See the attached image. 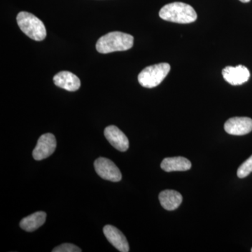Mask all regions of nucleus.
<instances>
[{
	"instance_id": "obj_5",
	"label": "nucleus",
	"mask_w": 252,
	"mask_h": 252,
	"mask_svg": "<svg viewBox=\"0 0 252 252\" xmlns=\"http://www.w3.org/2000/svg\"><path fill=\"white\" fill-rule=\"evenodd\" d=\"M94 166L96 172L101 178L113 182L122 180V172L114 162L109 159L99 158L94 161Z\"/></svg>"
},
{
	"instance_id": "obj_12",
	"label": "nucleus",
	"mask_w": 252,
	"mask_h": 252,
	"mask_svg": "<svg viewBox=\"0 0 252 252\" xmlns=\"http://www.w3.org/2000/svg\"><path fill=\"white\" fill-rule=\"evenodd\" d=\"M160 167L164 171H187L191 167V162L185 157L166 158L162 160Z\"/></svg>"
},
{
	"instance_id": "obj_2",
	"label": "nucleus",
	"mask_w": 252,
	"mask_h": 252,
	"mask_svg": "<svg viewBox=\"0 0 252 252\" xmlns=\"http://www.w3.org/2000/svg\"><path fill=\"white\" fill-rule=\"evenodd\" d=\"M159 16L164 21L182 24L193 23L197 19V14L193 8L183 2L165 5L160 9Z\"/></svg>"
},
{
	"instance_id": "obj_7",
	"label": "nucleus",
	"mask_w": 252,
	"mask_h": 252,
	"mask_svg": "<svg viewBox=\"0 0 252 252\" xmlns=\"http://www.w3.org/2000/svg\"><path fill=\"white\" fill-rule=\"evenodd\" d=\"M222 75L228 84L233 86H238L245 84L249 80L250 72L245 66H228L222 71Z\"/></svg>"
},
{
	"instance_id": "obj_3",
	"label": "nucleus",
	"mask_w": 252,
	"mask_h": 252,
	"mask_svg": "<svg viewBox=\"0 0 252 252\" xmlns=\"http://www.w3.org/2000/svg\"><path fill=\"white\" fill-rule=\"evenodd\" d=\"M16 21L20 29L33 40L40 41L45 39V26L34 15L26 11H21L17 15Z\"/></svg>"
},
{
	"instance_id": "obj_10",
	"label": "nucleus",
	"mask_w": 252,
	"mask_h": 252,
	"mask_svg": "<svg viewBox=\"0 0 252 252\" xmlns=\"http://www.w3.org/2000/svg\"><path fill=\"white\" fill-rule=\"evenodd\" d=\"M104 234L113 246L122 252H129V245L125 235L116 227L107 225L103 228Z\"/></svg>"
},
{
	"instance_id": "obj_9",
	"label": "nucleus",
	"mask_w": 252,
	"mask_h": 252,
	"mask_svg": "<svg viewBox=\"0 0 252 252\" xmlns=\"http://www.w3.org/2000/svg\"><path fill=\"white\" fill-rule=\"evenodd\" d=\"M104 133L109 143L117 150L124 152L128 149V139L117 126H107L104 130Z\"/></svg>"
},
{
	"instance_id": "obj_14",
	"label": "nucleus",
	"mask_w": 252,
	"mask_h": 252,
	"mask_svg": "<svg viewBox=\"0 0 252 252\" xmlns=\"http://www.w3.org/2000/svg\"><path fill=\"white\" fill-rule=\"evenodd\" d=\"M46 214L44 212H37L21 220L20 226L27 232H33L45 223Z\"/></svg>"
},
{
	"instance_id": "obj_17",
	"label": "nucleus",
	"mask_w": 252,
	"mask_h": 252,
	"mask_svg": "<svg viewBox=\"0 0 252 252\" xmlns=\"http://www.w3.org/2000/svg\"><path fill=\"white\" fill-rule=\"evenodd\" d=\"M240 1H242V2H243V3H248V2H250V1H251V0H240Z\"/></svg>"
},
{
	"instance_id": "obj_4",
	"label": "nucleus",
	"mask_w": 252,
	"mask_h": 252,
	"mask_svg": "<svg viewBox=\"0 0 252 252\" xmlns=\"http://www.w3.org/2000/svg\"><path fill=\"white\" fill-rule=\"evenodd\" d=\"M170 71L168 63H162L144 68L138 75V81L144 88L152 89L158 86Z\"/></svg>"
},
{
	"instance_id": "obj_8",
	"label": "nucleus",
	"mask_w": 252,
	"mask_h": 252,
	"mask_svg": "<svg viewBox=\"0 0 252 252\" xmlns=\"http://www.w3.org/2000/svg\"><path fill=\"white\" fill-rule=\"evenodd\" d=\"M224 130L232 135H245L252 130V119L248 117H233L225 123Z\"/></svg>"
},
{
	"instance_id": "obj_18",
	"label": "nucleus",
	"mask_w": 252,
	"mask_h": 252,
	"mask_svg": "<svg viewBox=\"0 0 252 252\" xmlns=\"http://www.w3.org/2000/svg\"><path fill=\"white\" fill-rule=\"evenodd\" d=\"M252 252V250H251Z\"/></svg>"
},
{
	"instance_id": "obj_13",
	"label": "nucleus",
	"mask_w": 252,
	"mask_h": 252,
	"mask_svg": "<svg viewBox=\"0 0 252 252\" xmlns=\"http://www.w3.org/2000/svg\"><path fill=\"white\" fill-rule=\"evenodd\" d=\"M182 195L174 190H165L159 194V201L164 209L172 211L178 208L182 203Z\"/></svg>"
},
{
	"instance_id": "obj_11",
	"label": "nucleus",
	"mask_w": 252,
	"mask_h": 252,
	"mask_svg": "<svg viewBox=\"0 0 252 252\" xmlns=\"http://www.w3.org/2000/svg\"><path fill=\"white\" fill-rule=\"evenodd\" d=\"M54 82L58 87L71 92L79 90L81 86L79 77L67 71H63L56 74L54 77Z\"/></svg>"
},
{
	"instance_id": "obj_15",
	"label": "nucleus",
	"mask_w": 252,
	"mask_h": 252,
	"mask_svg": "<svg viewBox=\"0 0 252 252\" xmlns=\"http://www.w3.org/2000/svg\"><path fill=\"white\" fill-rule=\"evenodd\" d=\"M252 172V155L239 167L237 175L239 178H245Z\"/></svg>"
},
{
	"instance_id": "obj_16",
	"label": "nucleus",
	"mask_w": 252,
	"mask_h": 252,
	"mask_svg": "<svg viewBox=\"0 0 252 252\" xmlns=\"http://www.w3.org/2000/svg\"><path fill=\"white\" fill-rule=\"evenodd\" d=\"M53 252H81L82 250L76 245L70 243H64L56 247L53 250Z\"/></svg>"
},
{
	"instance_id": "obj_1",
	"label": "nucleus",
	"mask_w": 252,
	"mask_h": 252,
	"mask_svg": "<svg viewBox=\"0 0 252 252\" xmlns=\"http://www.w3.org/2000/svg\"><path fill=\"white\" fill-rule=\"evenodd\" d=\"M133 36L122 32H112L101 36L96 43V49L100 54L124 51L133 46Z\"/></svg>"
},
{
	"instance_id": "obj_6",
	"label": "nucleus",
	"mask_w": 252,
	"mask_h": 252,
	"mask_svg": "<svg viewBox=\"0 0 252 252\" xmlns=\"http://www.w3.org/2000/svg\"><path fill=\"white\" fill-rule=\"evenodd\" d=\"M56 137L53 134L46 133L41 135L33 150L34 160H41L49 157L56 150Z\"/></svg>"
}]
</instances>
